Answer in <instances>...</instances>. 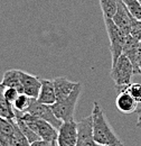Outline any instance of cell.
I'll return each instance as SVG.
<instances>
[{
  "label": "cell",
  "mask_w": 141,
  "mask_h": 146,
  "mask_svg": "<svg viewBox=\"0 0 141 146\" xmlns=\"http://www.w3.org/2000/svg\"><path fill=\"white\" fill-rule=\"evenodd\" d=\"M138 128H141V117L138 118V121H137V125H136Z\"/></svg>",
  "instance_id": "obj_26"
},
{
  "label": "cell",
  "mask_w": 141,
  "mask_h": 146,
  "mask_svg": "<svg viewBox=\"0 0 141 146\" xmlns=\"http://www.w3.org/2000/svg\"><path fill=\"white\" fill-rule=\"evenodd\" d=\"M22 119L26 121V124L32 128L36 134L40 137V139L54 142L57 138V128H55L48 121L34 116L29 112H21Z\"/></svg>",
  "instance_id": "obj_4"
},
{
  "label": "cell",
  "mask_w": 141,
  "mask_h": 146,
  "mask_svg": "<svg viewBox=\"0 0 141 146\" xmlns=\"http://www.w3.org/2000/svg\"><path fill=\"white\" fill-rule=\"evenodd\" d=\"M30 100H32V98L28 97L27 94H25V93H19L17 99H16V100L14 101V104H13L14 109L18 110V111H21V112H26V110L28 109V107H29Z\"/></svg>",
  "instance_id": "obj_21"
},
{
  "label": "cell",
  "mask_w": 141,
  "mask_h": 146,
  "mask_svg": "<svg viewBox=\"0 0 141 146\" xmlns=\"http://www.w3.org/2000/svg\"><path fill=\"white\" fill-rule=\"evenodd\" d=\"M139 1H140V3H141V0H139Z\"/></svg>",
  "instance_id": "obj_30"
},
{
  "label": "cell",
  "mask_w": 141,
  "mask_h": 146,
  "mask_svg": "<svg viewBox=\"0 0 141 146\" xmlns=\"http://www.w3.org/2000/svg\"><path fill=\"white\" fill-rule=\"evenodd\" d=\"M100 1V6L103 13V16L106 18H112L117 11V0H99Z\"/></svg>",
  "instance_id": "obj_19"
},
{
  "label": "cell",
  "mask_w": 141,
  "mask_h": 146,
  "mask_svg": "<svg viewBox=\"0 0 141 146\" xmlns=\"http://www.w3.org/2000/svg\"><path fill=\"white\" fill-rule=\"evenodd\" d=\"M53 82L55 93H56V100H61V99H64L65 97H67L70 92L73 91V89L75 88V86L77 83V82L70 81L65 76L55 78Z\"/></svg>",
  "instance_id": "obj_14"
},
{
  "label": "cell",
  "mask_w": 141,
  "mask_h": 146,
  "mask_svg": "<svg viewBox=\"0 0 141 146\" xmlns=\"http://www.w3.org/2000/svg\"><path fill=\"white\" fill-rule=\"evenodd\" d=\"M82 92V84L80 82L76 83L75 88L67 97L61 100H56L55 104L52 105V108L55 116L62 121H67L74 119V112L78 101V98Z\"/></svg>",
  "instance_id": "obj_2"
},
{
  "label": "cell",
  "mask_w": 141,
  "mask_h": 146,
  "mask_svg": "<svg viewBox=\"0 0 141 146\" xmlns=\"http://www.w3.org/2000/svg\"><path fill=\"white\" fill-rule=\"evenodd\" d=\"M139 25H140V29H141V19L139 20Z\"/></svg>",
  "instance_id": "obj_29"
},
{
  "label": "cell",
  "mask_w": 141,
  "mask_h": 146,
  "mask_svg": "<svg viewBox=\"0 0 141 146\" xmlns=\"http://www.w3.org/2000/svg\"><path fill=\"white\" fill-rule=\"evenodd\" d=\"M20 70H8L3 73V78H2V81L1 83L6 87V88H15L17 89L20 93H24L22 92V84H21V81H20Z\"/></svg>",
  "instance_id": "obj_15"
},
{
  "label": "cell",
  "mask_w": 141,
  "mask_h": 146,
  "mask_svg": "<svg viewBox=\"0 0 141 146\" xmlns=\"http://www.w3.org/2000/svg\"><path fill=\"white\" fill-rule=\"evenodd\" d=\"M93 146H109V145H103V144H99V143H94Z\"/></svg>",
  "instance_id": "obj_27"
},
{
  "label": "cell",
  "mask_w": 141,
  "mask_h": 146,
  "mask_svg": "<svg viewBox=\"0 0 141 146\" xmlns=\"http://www.w3.org/2000/svg\"><path fill=\"white\" fill-rule=\"evenodd\" d=\"M15 133V119H7L0 116V137L11 139Z\"/></svg>",
  "instance_id": "obj_17"
},
{
  "label": "cell",
  "mask_w": 141,
  "mask_h": 146,
  "mask_svg": "<svg viewBox=\"0 0 141 146\" xmlns=\"http://www.w3.org/2000/svg\"><path fill=\"white\" fill-rule=\"evenodd\" d=\"M20 92L18 91L17 89H15V88H5V92H3V94H5V98L7 99V101H9L10 104H14V101L17 99L18 94H19Z\"/></svg>",
  "instance_id": "obj_23"
},
{
  "label": "cell",
  "mask_w": 141,
  "mask_h": 146,
  "mask_svg": "<svg viewBox=\"0 0 141 146\" xmlns=\"http://www.w3.org/2000/svg\"><path fill=\"white\" fill-rule=\"evenodd\" d=\"M127 9L136 19H141V3L139 0H122Z\"/></svg>",
  "instance_id": "obj_22"
},
{
  "label": "cell",
  "mask_w": 141,
  "mask_h": 146,
  "mask_svg": "<svg viewBox=\"0 0 141 146\" xmlns=\"http://www.w3.org/2000/svg\"><path fill=\"white\" fill-rule=\"evenodd\" d=\"M138 70H139V75H141V42L139 44V51H138Z\"/></svg>",
  "instance_id": "obj_25"
},
{
  "label": "cell",
  "mask_w": 141,
  "mask_h": 146,
  "mask_svg": "<svg viewBox=\"0 0 141 146\" xmlns=\"http://www.w3.org/2000/svg\"><path fill=\"white\" fill-rule=\"evenodd\" d=\"M104 24H105L107 36L110 40V51L112 56V64H114L120 55L123 52L124 42L127 35L115 25L112 18H106L104 17Z\"/></svg>",
  "instance_id": "obj_3"
},
{
  "label": "cell",
  "mask_w": 141,
  "mask_h": 146,
  "mask_svg": "<svg viewBox=\"0 0 141 146\" xmlns=\"http://www.w3.org/2000/svg\"><path fill=\"white\" fill-rule=\"evenodd\" d=\"M115 106L119 111L122 113H132L137 111L139 104L134 100V98L128 91H119L118 97L115 99Z\"/></svg>",
  "instance_id": "obj_12"
},
{
  "label": "cell",
  "mask_w": 141,
  "mask_h": 146,
  "mask_svg": "<svg viewBox=\"0 0 141 146\" xmlns=\"http://www.w3.org/2000/svg\"><path fill=\"white\" fill-rule=\"evenodd\" d=\"M117 3H118L117 11H115L114 16L112 17V19L115 23V25L128 36L131 34L132 26L134 25V23L138 19H136L130 14V11L127 9L122 0H117Z\"/></svg>",
  "instance_id": "obj_8"
},
{
  "label": "cell",
  "mask_w": 141,
  "mask_h": 146,
  "mask_svg": "<svg viewBox=\"0 0 141 146\" xmlns=\"http://www.w3.org/2000/svg\"><path fill=\"white\" fill-rule=\"evenodd\" d=\"M140 40H141V38H140Z\"/></svg>",
  "instance_id": "obj_32"
},
{
  "label": "cell",
  "mask_w": 141,
  "mask_h": 146,
  "mask_svg": "<svg viewBox=\"0 0 141 146\" xmlns=\"http://www.w3.org/2000/svg\"><path fill=\"white\" fill-rule=\"evenodd\" d=\"M19 73H20V81L22 84V92L30 98L37 99L42 87L40 79H38L36 75L24 72L21 70Z\"/></svg>",
  "instance_id": "obj_10"
},
{
  "label": "cell",
  "mask_w": 141,
  "mask_h": 146,
  "mask_svg": "<svg viewBox=\"0 0 141 146\" xmlns=\"http://www.w3.org/2000/svg\"><path fill=\"white\" fill-rule=\"evenodd\" d=\"M40 81H42V87H40V91H39L37 100L39 102H43V104H46V105H53V104H55V101H56V93H55L53 80L40 79Z\"/></svg>",
  "instance_id": "obj_13"
},
{
  "label": "cell",
  "mask_w": 141,
  "mask_h": 146,
  "mask_svg": "<svg viewBox=\"0 0 141 146\" xmlns=\"http://www.w3.org/2000/svg\"><path fill=\"white\" fill-rule=\"evenodd\" d=\"M77 128V141L76 146H93L94 137H93V127H92V116L80 120L76 123Z\"/></svg>",
  "instance_id": "obj_9"
},
{
  "label": "cell",
  "mask_w": 141,
  "mask_h": 146,
  "mask_svg": "<svg viewBox=\"0 0 141 146\" xmlns=\"http://www.w3.org/2000/svg\"><path fill=\"white\" fill-rule=\"evenodd\" d=\"M53 142H48V141H44V139H38L33 143H30V146H52Z\"/></svg>",
  "instance_id": "obj_24"
},
{
  "label": "cell",
  "mask_w": 141,
  "mask_h": 146,
  "mask_svg": "<svg viewBox=\"0 0 141 146\" xmlns=\"http://www.w3.org/2000/svg\"><path fill=\"white\" fill-rule=\"evenodd\" d=\"M52 146H57V145H56V142H55V141H54L53 143H52Z\"/></svg>",
  "instance_id": "obj_28"
},
{
  "label": "cell",
  "mask_w": 141,
  "mask_h": 146,
  "mask_svg": "<svg viewBox=\"0 0 141 146\" xmlns=\"http://www.w3.org/2000/svg\"><path fill=\"white\" fill-rule=\"evenodd\" d=\"M26 112H29L34 116H37V117L51 123L54 127L57 128V129L63 124V121L55 116L53 108H52V105H46V104L39 102L37 99H34V98H32L29 107L26 110Z\"/></svg>",
  "instance_id": "obj_6"
},
{
  "label": "cell",
  "mask_w": 141,
  "mask_h": 146,
  "mask_svg": "<svg viewBox=\"0 0 141 146\" xmlns=\"http://www.w3.org/2000/svg\"><path fill=\"white\" fill-rule=\"evenodd\" d=\"M117 88V91H128L133 98L134 100L141 105V83H129V84H125V86H120V87H115Z\"/></svg>",
  "instance_id": "obj_18"
},
{
  "label": "cell",
  "mask_w": 141,
  "mask_h": 146,
  "mask_svg": "<svg viewBox=\"0 0 141 146\" xmlns=\"http://www.w3.org/2000/svg\"><path fill=\"white\" fill-rule=\"evenodd\" d=\"M140 39L138 37L133 36V35H128L125 37V42H124L123 52L124 54L132 63L133 68H134V75H139V70H138V51H139V44H140Z\"/></svg>",
  "instance_id": "obj_11"
},
{
  "label": "cell",
  "mask_w": 141,
  "mask_h": 146,
  "mask_svg": "<svg viewBox=\"0 0 141 146\" xmlns=\"http://www.w3.org/2000/svg\"><path fill=\"white\" fill-rule=\"evenodd\" d=\"M77 141V128L74 119L63 121L61 127L57 129V146H76Z\"/></svg>",
  "instance_id": "obj_7"
},
{
  "label": "cell",
  "mask_w": 141,
  "mask_h": 146,
  "mask_svg": "<svg viewBox=\"0 0 141 146\" xmlns=\"http://www.w3.org/2000/svg\"><path fill=\"white\" fill-rule=\"evenodd\" d=\"M5 86L0 82V116L7 118V119H15V109L13 104H10L9 101H7V99L5 98Z\"/></svg>",
  "instance_id": "obj_16"
},
{
  "label": "cell",
  "mask_w": 141,
  "mask_h": 146,
  "mask_svg": "<svg viewBox=\"0 0 141 146\" xmlns=\"http://www.w3.org/2000/svg\"><path fill=\"white\" fill-rule=\"evenodd\" d=\"M119 146H123V145H119Z\"/></svg>",
  "instance_id": "obj_31"
},
{
  "label": "cell",
  "mask_w": 141,
  "mask_h": 146,
  "mask_svg": "<svg viewBox=\"0 0 141 146\" xmlns=\"http://www.w3.org/2000/svg\"><path fill=\"white\" fill-rule=\"evenodd\" d=\"M133 75H134V68L131 61L124 54H121L118 61L114 64H112V70H111V78L115 87L129 84Z\"/></svg>",
  "instance_id": "obj_5"
},
{
  "label": "cell",
  "mask_w": 141,
  "mask_h": 146,
  "mask_svg": "<svg viewBox=\"0 0 141 146\" xmlns=\"http://www.w3.org/2000/svg\"><path fill=\"white\" fill-rule=\"evenodd\" d=\"M92 127H93V137L94 142L99 144L109 146L123 145L119 136L114 133L113 128L109 124L105 113L101 108L98 101H94L92 109Z\"/></svg>",
  "instance_id": "obj_1"
},
{
  "label": "cell",
  "mask_w": 141,
  "mask_h": 146,
  "mask_svg": "<svg viewBox=\"0 0 141 146\" xmlns=\"http://www.w3.org/2000/svg\"><path fill=\"white\" fill-rule=\"evenodd\" d=\"M10 145L11 146H30L29 141H28L27 137L22 134V131L20 130V128L18 127L16 120H15V133H14V135H13V137H11Z\"/></svg>",
  "instance_id": "obj_20"
}]
</instances>
